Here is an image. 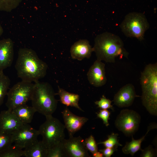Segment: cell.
<instances>
[{
    "label": "cell",
    "mask_w": 157,
    "mask_h": 157,
    "mask_svg": "<svg viewBox=\"0 0 157 157\" xmlns=\"http://www.w3.org/2000/svg\"><path fill=\"white\" fill-rule=\"evenodd\" d=\"M46 120L38 130L42 140L49 149L62 142L65 139V127L58 119L52 115L45 116Z\"/></svg>",
    "instance_id": "cell-5"
},
{
    "label": "cell",
    "mask_w": 157,
    "mask_h": 157,
    "mask_svg": "<svg viewBox=\"0 0 157 157\" xmlns=\"http://www.w3.org/2000/svg\"><path fill=\"white\" fill-rule=\"evenodd\" d=\"M12 134L13 143L23 149L38 140L40 133L38 130L26 124L22 125Z\"/></svg>",
    "instance_id": "cell-9"
},
{
    "label": "cell",
    "mask_w": 157,
    "mask_h": 157,
    "mask_svg": "<svg viewBox=\"0 0 157 157\" xmlns=\"http://www.w3.org/2000/svg\"><path fill=\"white\" fill-rule=\"evenodd\" d=\"M157 129V124L156 123H151L147 127V132L140 139L135 140L132 135V140L129 142H126L122 148V151L125 154H130L133 156L135 153L139 150H141V144L144 140L145 136L150 131Z\"/></svg>",
    "instance_id": "cell-18"
},
{
    "label": "cell",
    "mask_w": 157,
    "mask_h": 157,
    "mask_svg": "<svg viewBox=\"0 0 157 157\" xmlns=\"http://www.w3.org/2000/svg\"><path fill=\"white\" fill-rule=\"evenodd\" d=\"M13 143L12 134L0 131V152Z\"/></svg>",
    "instance_id": "cell-26"
},
{
    "label": "cell",
    "mask_w": 157,
    "mask_h": 157,
    "mask_svg": "<svg viewBox=\"0 0 157 157\" xmlns=\"http://www.w3.org/2000/svg\"><path fill=\"white\" fill-rule=\"evenodd\" d=\"M117 147L113 148L106 147L105 149L99 150V151L101 152L104 156L105 157H110L114 152L117 150Z\"/></svg>",
    "instance_id": "cell-31"
},
{
    "label": "cell",
    "mask_w": 157,
    "mask_h": 157,
    "mask_svg": "<svg viewBox=\"0 0 157 157\" xmlns=\"http://www.w3.org/2000/svg\"><path fill=\"white\" fill-rule=\"evenodd\" d=\"M14 44L10 38L0 40V73L12 65L14 58Z\"/></svg>",
    "instance_id": "cell-14"
},
{
    "label": "cell",
    "mask_w": 157,
    "mask_h": 157,
    "mask_svg": "<svg viewBox=\"0 0 157 157\" xmlns=\"http://www.w3.org/2000/svg\"><path fill=\"white\" fill-rule=\"evenodd\" d=\"M93 51V49L88 40L80 39L75 42L71 46L70 52L73 59L82 60L85 58H89Z\"/></svg>",
    "instance_id": "cell-16"
},
{
    "label": "cell",
    "mask_w": 157,
    "mask_h": 157,
    "mask_svg": "<svg viewBox=\"0 0 157 157\" xmlns=\"http://www.w3.org/2000/svg\"><path fill=\"white\" fill-rule=\"evenodd\" d=\"M93 156L94 157H103V154L100 151H97L92 154Z\"/></svg>",
    "instance_id": "cell-32"
},
{
    "label": "cell",
    "mask_w": 157,
    "mask_h": 157,
    "mask_svg": "<svg viewBox=\"0 0 157 157\" xmlns=\"http://www.w3.org/2000/svg\"><path fill=\"white\" fill-rule=\"evenodd\" d=\"M118 133H112L108 136V138L104 141L101 142L97 144H103L106 148H113L118 146H122L118 139Z\"/></svg>",
    "instance_id": "cell-25"
},
{
    "label": "cell",
    "mask_w": 157,
    "mask_h": 157,
    "mask_svg": "<svg viewBox=\"0 0 157 157\" xmlns=\"http://www.w3.org/2000/svg\"><path fill=\"white\" fill-rule=\"evenodd\" d=\"M84 140L80 136L69 137L67 139L65 138L61 143L66 157H89Z\"/></svg>",
    "instance_id": "cell-10"
},
{
    "label": "cell",
    "mask_w": 157,
    "mask_h": 157,
    "mask_svg": "<svg viewBox=\"0 0 157 157\" xmlns=\"http://www.w3.org/2000/svg\"><path fill=\"white\" fill-rule=\"evenodd\" d=\"M18 77L22 80L36 83L46 74L48 65L32 49H19L15 65Z\"/></svg>",
    "instance_id": "cell-1"
},
{
    "label": "cell",
    "mask_w": 157,
    "mask_h": 157,
    "mask_svg": "<svg viewBox=\"0 0 157 157\" xmlns=\"http://www.w3.org/2000/svg\"><path fill=\"white\" fill-rule=\"evenodd\" d=\"M143 105L151 114L157 115V63L149 64L141 72L140 77Z\"/></svg>",
    "instance_id": "cell-3"
},
{
    "label": "cell",
    "mask_w": 157,
    "mask_h": 157,
    "mask_svg": "<svg viewBox=\"0 0 157 157\" xmlns=\"http://www.w3.org/2000/svg\"><path fill=\"white\" fill-rule=\"evenodd\" d=\"M85 146L87 150L90 151L92 154L98 151L97 144L94 137L91 135L88 138L84 140Z\"/></svg>",
    "instance_id": "cell-27"
},
{
    "label": "cell",
    "mask_w": 157,
    "mask_h": 157,
    "mask_svg": "<svg viewBox=\"0 0 157 157\" xmlns=\"http://www.w3.org/2000/svg\"><path fill=\"white\" fill-rule=\"evenodd\" d=\"M10 84V80L8 76L3 72L0 74V107L7 95Z\"/></svg>",
    "instance_id": "cell-22"
},
{
    "label": "cell",
    "mask_w": 157,
    "mask_h": 157,
    "mask_svg": "<svg viewBox=\"0 0 157 157\" xmlns=\"http://www.w3.org/2000/svg\"><path fill=\"white\" fill-rule=\"evenodd\" d=\"M48 149L42 141L37 140L24 149L26 157H47Z\"/></svg>",
    "instance_id": "cell-20"
},
{
    "label": "cell",
    "mask_w": 157,
    "mask_h": 157,
    "mask_svg": "<svg viewBox=\"0 0 157 157\" xmlns=\"http://www.w3.org/2000/svg\"><path fill=\"white\" fill-rule=\"evenodd\" d=\"M97 114V117L102 119L104 124L106 126H108L109 125L108 119L110 112L107 109H102Z\"/></svg>",
    "instance_id": "cell-29"
},
{
    "label": "cell",
    "mask_w": 157,
    "mask_h": 157,
    "mask_svg": "<svg viewBox=\"0 0 157 157\" xmlns=\"http://www.w3.org/2000/svg\"><path fill=\"white\" fill-rule=\"evenodd\" d=\"M58 91L56 93L60 98V102L67 106H71L78 109L82 111L83 110L80 107L78 104L79 96L77 94L70 93L64 89L58 86Z\"/></svg>",
    "instance_id": "cell-19"
},
{
    "label": "cell",
    "mask_w": 157,
    "mask_h": 157,
    "mask_svg": "<svg viewBox=\"0 0 157 157\" xmlns=\"http://www.w3.org/2000/svg\"><path fill=\"white\" fill-rule=\"evenodd\" d=\"M140 97L136 94L134 86L128 83L122 87L115 94L113 101L114 104L119 108L128 107L133 104L135 98Z\"/></svg>",
    "instance_id": "cell-11"
},
{
    "label": "cell",
    "mask_w": 157,
    "mask_h": 157,
    "mask_svg": "<svg viewBox=\"0 0 157 157\" xmlns=\"http://www.w3.org/2000/svg\"><path fill=\"white\" fill-rule=\"evenodd\" d=\"M22 0H0V11L10 12L17 8Z\"/></svg>",
    "instance_id": "cell-23"
},
{
    "label": "cell",
    "mask_w": 157,
    "mask_h": 157,
    "mask_svg": "<svg viewBox=\"0 0 157 157\" xmlns=\"http://www.w3.org/2000/svg\"><path fill=\"white\" fill-rule=\"evenodd\" d=\"M3 29L1 24L0 23V37L3 34Z\"/></svg>",
    "instance_id": "cell-33"
},
{
    "label": "cell",
    "mask_w": 157,
    "mask_h": 157,
    "mask_svg": "<svg viewBox=\"0 0 157 157\" xmlns=\"http://www.w3.org/2000/svg\"><path fill=\"white\" fill-rule=\"evenodd\" d=\"M11 111L22 124L30 123L36 112L33 106H28L26 104L17 106Z\"/></svg>",
    "instance_id": "cell-17"
},
{
    "label": "cell",
    "mask_w": 157,
    "mask_h": 157,
    "mask_svg": "<svg viewBox=\"0 0 157 157\" xmlns=\"http://www.w3.org/2000/svg\"><path fill=\"white\" fill-rule=\"evenodd\" d=\"M140 157H154L156 156V151L152 146L150 145L143 149H142Z\"/></svg>",
    "instance_id": "cell-30"
},
{
    "label": "cell",
    "mask_w": 157,
    "mask_h": 157,
    "mask_svg": "<svg viewBox=\"0 0 157 157\" xmlns=\"http://www.w3.org/2000/svg\"><path fill=\"white\" fill-rule=\"evenodd\" d=\"M1 73H0V74H1Z\"/></svg>",
    "instance_id": "cell-34"
},
{
    "label": "cell",
    "mask_w": 157,
    "mask_h": 157,
    "mask_svg": "<svg viewBox=\"0 0 157 157\" xmlns=\"http://www.w3.org/2000/svg\"><path fill=\"white\" fill-rule=\"evenodd\" d=\"M95 104L98 106V107L101 109H110L113 110L114 108L111 104L112 101L109 99H107L105 96L103 95L99 100L94 102Z\"/></svg>",
    "instance_id": "cell-28"
},
{
    "label": "cell",
    "mask_w": 157,
    "mask_h": 157,
    "mask_svg": "<svg viewBox=\"0 0 157 157\" xmlns=\"http://www.w3.org/2000/svg\"><path fill=\"white\" fill-rule=\"evenodd\" d=\"M56 95L51 86L47 82L34 83L31 101L32 106L45 116L52 115L56 109L58 103Z\"/></svg>",
    "instance_id": "cell-4"
},
{
    "label": "cell",
    "mask_w": 157,
    "mask_h": 157,
    "mask_svg": "<svg viewBox=\"0 0 157 157\" xmlns=\"http://www.w3.org/2000/svg\"><path fill=\"white\" fill-rule=\"evenodd\" d=\"M105 64L101 61L97 60L89 68L87 74L88 79L91 85L99 87L106 83Z\"/></svg>",
    "instance_id": "cell-12"
},
{
    "label": "cell",
    "mask_w": 157,
    "mask_h": 157,
    "mask_svg": "<svg viewBox=\"0 0 157 157\" xmlns=\"http://www.w3.org/2000/svg\"><path fill=\"white\" fill-rule=\"evenodd\" d=\"M63 157L66 155L61 142L48 149L47 157Z\"/></svg>",
    "instance_id": "cell-24"
},
{
    "label": "cell",
    "mask_w": 157,
    "mask_h": 157,
    "mask_svg": "<svg viewBox=\"0 0 157 157\" xmlns=\"http://www.w3.org/2000/svg\"><path fill=\"white\" fill-rule=\"evenodd\" d=\"M24 155V150L15 144L0 152V157H20Z\"/></svg>",
    "instance_id": "cell-21"
},
{
    "label": "cell",
    "mask_w": 157,
    "mask_h": 157,
    "mask_svg": "<svg viewBox=\"0 0 157 157\" xmlns=\"http://www.w3.org/2000/svg\"><path fill=\"white\" fill-rule=\"evenodd\" d=\"M97 59L106 63H114L116 58H128L129 53L124 47V43L118 36L108 32L98 35L93 47Z\"/></svg>",
    "instance_id": "cell-2"
},
{
    "label": "cell",
    "mask_w": 157,
    "mask_h": 157,
    "mask_svg": "<svg viewBox=\"0 0 157 157\" xmlns=\"http://www.w3.org/2000/svg\"><path fill=\"white\" fill-rule=\"evenodd\" d=\"M149 27L144 15L135 12L127 14L120 25L121 30L126 36L135 38L140 41L144 39L145 33Z\"/></svg>",
    "instance_id": "cell-6"
},
{
    "label": "cell",
    "mask_w": 157,
    "mask_h": 157,
    "mask_svg": "<svg viewBox=\"0 0 157 157\" xmlns=\"http://www.w3.org/2000/svg\"><path fill=\"white\" fill-rule=\"evenodd\" d=\"M22 125L11 110L8 109L0 113V131L12 134Z\"/></svg>",
    "instance_id": "cell-15"
},
{
    "label": "cell",
    "mask_w": 157,
    "mask_h": 157,
    "mask_svg": "<svg viewBox=\"0 0 157 157\" xmlns=\"http://www.w3.org/2000/svg\"><path fill=\"white\" fill-rule=\"evenodd\" d=\"M65 123V128L67 130L69 137L79 130L88 121V118L79 117L73 113L67 107L61 112Z\"/></svg>",
    "instance_id": "cell-13"
},
{
    "label": "cell",
    "mask_w": 157,
    "mask_h": 157,
    "mask_svg": "<svg viewBox=\"0 0 157 157\" xmlns=\"http://www.w3.org/2000/svg\"><path fill=\"white\" fill-rule=\"evenodd\" d=\"M141 121V117L136 111L124 109L117 116L115 125L118 130L126 136L133 135L138 130Z\"/></svg>",
    "instance_id": "cell-8"
},
{
    "label": "cell",
    "mask_w": 157,
    "mask_h": 157,
    "mask_svg": "<svg viewBox=\"0 0 157 157\" xmlns=\"http://www.w3.org/2000/svg\"><path fill=\"white\" fill-rule=\"evenodd\" d=\"M34 87V83L22 80L15 84L7 95L6 105L8 110H11L15 107L31 101Z\"/></svg>",
    "instance_id": "cell-7"
}]
</instances>
